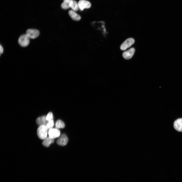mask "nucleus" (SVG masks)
Wrapping results in <instances>:
<instances>
[{"label":"nucleus","mask_w":182,"mask_h":182,"mask_svg":"<svg viewBox=\"0 0 182 182\" xmlns=\"http://www.w3.org/2000/svg\"><path fill=\"white\" fill-rule=\"evenodd\" d=\"M48 130L46 125L39 126L37 130V134L38 138L41 140L45 139L47 137Z\"/></svg>","instance_id":"1"},{"label":"nucleus","mask_w":182,"mask_h":182,"mask_svg":"<svg viewBox=\"0 0 182 182\" xmlns=\"http://www.w3.org/2000/svg\"><path fill=\"white\" fill-rule=\"evenodd\" d=\"M18 42L20 46L25 47H27L29 43L30 38L26 34H23L19 37Z\"/></svg>","instance_id":"2"},{"label":"nucleus","mask_w":182,"mask_h":182,"mask_svg":"<svg viewBox=\"0 0 182 182\" xmlns=\"http://www.w3.org/2000/svg\"><path fill=\"white\" fill-rule=\"evenodd\" d=\"M134 42V39L132 38H129L126 39L121 44L120 49L123 51L125 50L130 47Z\"/></svg>","instance_id":"3"},{"label":"nucleus","mask_w":182,"mask_h":182,"mask_svg":"<svg viewBox=\"0 0 182 182\" xmlns=\"http://www.w3.org/2000/svg\"><path fill=\"white\" fill-rule=\"evenodd\" d=\"M26 34L30 38L33 39L39 36V32L36 29H29L27 30Z\"/></svg>","instance_id":"4"},{"label":"nucleus","mask_w":182,"mask_h":182,"mask_svg":"<svg viewBox=\"0 0 182 182\" xmlns=\"http://www.w3.org/2000/svg\"><path fill=\"white\" fill-rule=\"evenodd\" d=\"M49 136L53 139L59 137L60 135V131L57 128H52L48 132Z\"/></svg>","instance_id":"5"},{"label":"nucleus","mask_w":182,"mask_h":182,"mask_svg":"<svg viewBox=\"0 0 182 182\" xmlns=\"http://www.w3.org/2000/svg\"><path fill=\"white\" fill-rule=\"evenodd\" d=\"M79 9L81 11L85 8H89L91 6L90 3L85 0H80L78 2Z\"/></svg>","instance_id":"6"},{"label":"nucleus","mask_w":182,"mask_h":182,"mask_svg":"<svg viewBox=\"0 0 182 182\" xmlns=\"http://www.w3.org/2000/svg\"><path fill=\"white\" fill-rule=\"evenodd\" d=\"M68 141V139L66 135L64 134H62L57 140V144L60 145H65Z\"/></svg>","instance_id":"7"},{"label":"nucleus","mask_w":182,"mask_h":182,"mask_svg":"<svg viewBox=\"0 0 182 182\" xmlns=\"http://www.w3.org/2000/svg\"><path fill=\"white\" fill-rule=\"evenodd\" d=\"M135 51V49L133 48H131L128 50L124 52L122 54V56L125 59H130L133 56Z\"/></svg>","instance_id":"8"},{"label":"nucleus","mask_w":182,"mask_h":182,"mask_svg":"<svg viewBox=\"0 0 182 182\" xmlns=\"http://www.w3.org/2000/svg\"><path fill=\"white\" fill-rule=\"evenodd\" d=\"M174 127L177 131H182V118L178 119L176 120L173 124Z\"/></svg>","instance_id":"9"},{"label":"nucleus","mask_w":182,"mask_h":182,"mask_svg":"<svg viewBox=\"0 0 182 182\" xmlns=\"http://www.w3.org/2000/svg\"><path fill=\"white\" fill-rule=\"evenodd\" d=\"M48 121L46 120V116H42L38 118L36 120L37 124L39 126L46 125Z\"/></svg>","instance_id":"10"},{"label":"nucleus","mask_w":182,"mask_h":182,"mask_svg":"<svg viewBox=\"0 0 182 182\" xmlns=\"http://www.w3.org/2000/svg\"><path fill=\"white\" fill-rule=\"evenodd\" d=\"M69 14L71 18L74 20L78 21L81 18L80 16L77 14L75 11L71 10L69 11Z\"/></svg>","instance_id":"11"},{"label":"nucleus","mask_w":182,"mask_h":182,"mask_svg":"<svg viewBox=\"0 0 182 182\" xmlns=\"http://www.w3.org/2000/svg\"><path fill=\"white\" fill-rule=\"evenodd\" d=\"M54 139L51 138L49 136L46 137L44 140L42 142V145L46 147H49L50 145L54 142Z\"/></svg>","instance_id":"12"},{"label":"nucleus","mask_w":182,"mask_h":182,"mask_svg":"<svg viewBox=\"0 0 182 182\" xmlns=\"http://www.w3.org/2000/svg\"><path fill=\"white\" fill-rule=\"evenodd\" d=\"M70 6L72 10L75 11H77L79 9L78 3L74 0H72L70 2Z\"/></svg>","instance_id":"13"},{"label":"nucleus","mask_w":182,"mask_h":182,"mask_svg":"<svg viewBox=\"0 0 182 182\" xmlns=\"http://www.w3.org/2000/svg\"><path fill=\"white\" fill-rule=\"evenodd\" d=\"M72 0H63V2L62 3L61 6L62 8L64 9H67L70 8V4Z\"/></svg>","instance_id":"14"},{"label":"nucleus","mask_w":182,"mask_h":182,"mask_svg":"<svg viewBox=\"0 0 182 182\" xmlns=\"http://www.w3.org/2000/svg\"><path fill=\"white\" fill-rule=\"evenodd\" d=\"M55 126L57 128H63L64 127L65 125L62 121L58 120L56 122Z\"/></svg>","instance_id":"15"},{"label":"nucleus","mask_w":182,"mask_h":182,"mask_svg":"<svg viewBox=\"0 0 182 182\" xmlns=\"http://www.w3.org/2000/svg\"><path fill=\"white\" fill-rule=\"evenodd\" d=\"M54 124V122L52 120L48 121L46 126L48 129L49 130L52 128V127H53Z\"/></svg>","instance_id":"16"},{"label":"nucleus","mask_w":182,"mask_h":182,"mask_svg":"<svg viewBox=\"0 0 182 182\" xmlns=\"http://www.w3.org/2000/svg\"><path fill=\"white\" fill-rule=\"evenodd\" d=\"M46 119L47 121H48L53 120V115L51 112H49L46 116Z\"/></svg>","instance_id":"17"},{"label":"nucleus","mask_w":182,"mask_h":182,"mask_svg":"<svg viewBox=\"0 0 182 182\" xmlns=\"http://www.w3.org/2000/svg\"><path fill=\"white\" fill-rule=\"evenodd\" d=\"M0 54H2L3 51V47L0 45Z\"/></svg>","instance_id":"18"}]
</instances>
